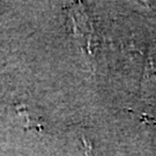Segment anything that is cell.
<instances>
[{
    "instance_id": "6da1fadb",
    "label": "cell",
    "mask_w": 156,
    "mask_h": 156,
    "mask_svg": "<svg viewBox=\"0 0 156 156\" xmlns=\"http://www.w3.org/2000/svg\"><path fill=\"white\" fill-rule=\"evenodd\" d=\"M21 117L23 119V125L27 129H37V131H43L44 123L39 117H31L33 115L29 113L26 106H23L22 111L20 110Z\"/></svg>"
},
{
    "instance_id": "7a4b0ae2",
    "label": "cell",
    "mask_w": 156,
    "mask_h": 156,
    "mask_svg": "<svg viewBox=\"0 0 156 156\" xmlns=\"http://www.w3.org/2000/svg\"><path fill=\"white\" fill-rule=\"evenodd\" d=\"M83 146H84V156H95L93 154V147H91L89 141L83 139Z\"/></svg>"
}]
</instances>
